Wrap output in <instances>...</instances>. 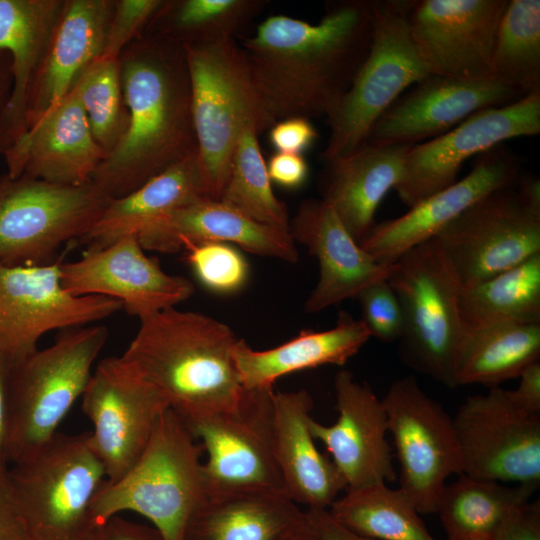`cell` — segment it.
I'll use <instances>...</instances> for the list:
<instances>
[{
	"mask_svg": "<svg viewBox=\"0 0 540 540\" xmlns=\"http://www.w3.org/2000/svg\"><path fill=\"white\" fill-rule=\"evenodd\" d=\"M112 199L93 183L65 186L22 174L0 177V263L47 264L82 240Z\"/></svg>",
	"mask_w": 540,
	"mask_h": 540,
	"instance_id": "8fae6325",
	"label": "cell"
},
{
	"mask_svg": "<svg viewBox=\"0 0 540 540\" xmlns=\"http://www.w3.org/2000/svg\"><path fill=\"white\" fill-rule=\"evenodd\" d=\"M387 281L401 304L404 332L399 340L405 362L418 372L455 388L454 371L464 336L459 299L462 282L433 238L401 255Z\"/></svg>",
	"mask_w": 540,
	"mask_h": 540,
	"instance_id": "ba28073f",
	"label": "cell"
},
{
	"mask_svg": "<svg viewBox=\"0 0 540 540\" xmlns=\"http://www.w3.org/2000/svg\"><path fill=\"white\" fill-rule=\"evenodd\" d=\"M343 526L375 540H436L408 496L375 483L345 490L328 508Z\"/></svg>",
	"mask_w": 540,
	"mask_h": 540,
	"instance_id": "d590c367",
	"label": "cell"
},
{
	"mask_svg": "<svg viewBox=\"0 0 540 540\" xmlns=\"http://www.w3.org/2000/svg\"><path fill=\"white\" fill-rule=\"evenodd\" d=\"M3 156L12 178L24 174L65 186L91 182L105 158L74 86Z\"/></svg>",
	"mask_w": 540,
	"mask_h": 540,
	"instance_id": "603a6c76",
	"label": "cell"
},
{
	"mask_svg": "<svg viewBox=\"0 0 540 540\" xmlns=\"http://www.w3.org/2000/svg\"><path fill=\"white\" fill-rule=\"evenodd\" d=\"M273 448L285 492L307 508L328 509L346 484L310 430L313 398L300 389L273 391Z\"/></svg>",
	"mask_w": 540,
	"mask_h": 540,
	"instance_id": "484cf974",
	"label": "cell"
},
{
	"mask_svg": "<svg viewBox=\"0 0 540 540\" xmlns=\"http://www.w3.org/2000/svg\"><path fill=\"white\" fill-rule=\"evenodd\" d=\"M12 89L11 59L0 50V110L6 104Z\"/></svg>",
	"mask_w": 540,
	"mask_h": 540,
	"instance_id": "f5cc1de1",
	"label": "cell"
},
{
	"mask_svg": "<svg viewBox=\"0 0 540 540\" xmlns=\"http://www.w3.org/2000/svg\"><path fill=\"white\" fill-rule=\"evenodd\" d=\"M540 323L498 322L465 330L454 371L455 387H497L539 361Z\"/></svg>",
	"mask_w": 540,
	"mask_h": 540,
	"instance_id": "d6a6232c",
	"label": "cell"
},
{
	"mask_svg": "<svg viewBox=\"0 0 540 540\" xmlns=\"http://www.w3.org/2000/svg\"><path fill=\"white\" fill-rule=\"evenodd\" d=\"M184 251L193 274L206 290L231 295L246 286L250 267L236 246L224 242H202L190 245Z\"/></svg>",
	"mask_w": 540,
	"mask_h": 540,
	"instance_id": "60d3db41",
	"label": "cell"
},
{
	"mask_svg": "<svg viewBox=\"0 0 540 540\" xmlns=\"http://www.w3.org/2000/svg\"><path fill=\"white\" fill-rule=\"evenodd\" d=\"M273 388L246 389L228 410L186 423L203 447L206 496L285 492L273 446Z\"/></svg>",
	"mask_w": 540,
	"mask_h": 540,
	"instance_id": "7c38bea8",
	"label": "cell"
},
{
	"mask_svg": "<svg viewBox=\"0 0 540 540\" xmlns=\"http://www.w3.org/2000/svg\"><path fill=\"white\" fill-rule=\"evenodd\" d=\"M73 86L78 91L93 136L106 157L121 142L129 125L119 58L95 59Z\"/></svg>",
	"mask_w": 540,
	"mask_h": 540,
	"instance_id": "ab89813d",
	"label": "cell"
},
{
	"mask_svg": "<svg viewBox=\"0 0 540 540\" xmlns=\"http://www.w3.org/2000/svg\"><path fill=\"white\" fill-rule=\"evenodd\" d=\"M183 47L198 157L210 198L220 200L242 129L253 125L261 134L276 122L266 112L234 38Z\"/></svg>",
	"mask_w": 540,
	"mask_h": 540,
	"instance_id": "52a82bcc",
	"label": "cell"
},
{
	"mask_svg": "<svg viewBox=\"0 0 540 540\" xmlns=\"http://www.w3.org/2000/svg\"><path fill=\"white\" fill-rule=\"evenodd\" d=\"M65 0H0V50L11 59L12 89L0 110V154L25 133L28 96Z\"/></svg>",
	"mask_w": 540,
	"mask_h": 540,
	"instance_id": "83f0119b",
	"label": "cell"
},
{
	"mask_svg": "<svg viewBox=\"0 0 540 540\" xmlns=\"http://www.w3.org/2000/svg\"><path fill=\"white\" fill-rule=\"evenodd\" d=\"M84 540H164L153 526L135 523L119 515L94 526Z\"/></svg>",
	"mask_w": 540,
	"mask_h": 540,
	"instance_id": "7dc6e473",
	"label": "cell"
},
{
	"mask_svg": "<svg viewBox=\"0 0 540 540\" xmlns=\"http://www.w3.org/2000/svg\"><path fill=\"white\" fill-rule=\"evenodd\" d=\"M164 0H116L101 58L118 59L122 51L145 31Z\"/></svg>",
	"mask_w": 540,
	"mask_h": 540,
	"instance_id": "7bdbcfd3",
	"label": "cell"
},
{
	"mask_svg": "<svg viewBox=\"0 0 540 540\" xmlns=\"http://www.w3.org/2000/svg\"><path fill=\"white\" fill-rule=\"evenodd\" d=\"M538 487L460 474L440 494L438 514L447 540H490L503 521Z\"/></svg>",
	"mask_w": 540,
	"mask_h": 540,
	"instance_id": "836d02e7",
	"label": "cell"
},
{
	"mask_svg": "<svg viewBox=\"0 0 540 540\" xmlns=\"http://www.w3.org/2000/svg\"><path fill=\"white\" fill-rule=\"evenodd\" d=\"M115 0H65L47 54L26 103V131L102 55ZM25 131V132H26Z\"/></svg>",
	"mask_w": 540,
	"mask_h": 540,
	"instance_id": "4316f807",
	"label": "cell"
},
{
	"mask_svg": "<svg viewBox=\"0 0 540 540\" xmlns=\"http://www.w3.org/2000/svg\"><path fill=\"white\" fill-rule=\"evenodd\" d=\"M0 540H29L17 509L9 467L0 466Z\"/></svg>",
	"mask_w": 540,
	"mask_h": 540,
	"instance_id": "c3c4849f",
	"label": "cell"
},
{
	"mask_svg": "<svg viewBox=\"0 0 540 540\" xmlns=\"http://www.w3.org/2000/svg\"><path fill=\"white\" fill-rule=\"evenodd\" d=\"M382 402L399 465V488L420 514L436 513L446 480L462 474L453 419L413 376L393 381Z\"/></svg>",
	"mask_w": 540,
	"mask_h": 540,
	"instance_id": "4fadbf2b",
	"label": "cell"
},
{
	"mask_svg": "<svg viewBox=\"0 0 540 540\" xmlns=\"http://www.w3.org/2000/svg\"><path fill=\"white\" fill-rule=\"evenodd\" d=\"M258 136L253 125L242 129L220 200L257 222L289 230L288 208L273 192Z\"/></svg>",
	"mask_w": 540,
	"mask_h": 540,
	"instance_id": "f35d334b",
	"label": "cell"
},
{
	"mask_svg": "<svg viewBox=\"0 0 540 540\" xmlns=\"http://www.w3.org/2000/svg\"><path fill=\"white\" fill-rule=\"evenodd\" d=\"M289 232L319 263L318 282L304 305L308 313L356 298L390 272L392 264H382L367 253L322 199L303 201L290 219Z\"/></svg>",
	"mask_w": 540,
	"mask_h": 540,
	"instance_id": "cb8c5ba5",
	"label": "cell"
},
{
	"mask_svg": "<svg viewBox=\"0 0 540 540\" xmlns=\"http://www.w3.org/2000/svg\"><path fill=\"white\" fill-rule=\"evenodd\" d=\"M61 263H0V355L11 365L38 350L46 333L95 324L122 309L108 297L69 293Z\"/></svg>",
	"mask_w": 540,
	"mask_h": 540,
	"instance_id": "5bb4252c",
	"label": "cell"
},
{
	"mask_svg": "<svg viewBox=\"0 0 540 540\" xmlns=\"http://www.w3.org/2000/svg\"><path fill=\"white\" fill-rule=\"evenodd\" d=\"M334 390L337 420L323 425L312 417L309 426L314 439L325 446L346 490L394 481L397 473L382 399L348 370L336 374Z\"/></svg>",
	"mask_w": 540,
	"mask_h": 540,
	"instance_id": "44dd1931",
	"label": "cell"
},
{
	"mask_svg": "<svg viewBox=\"0 0 540 540\" xmlns=\"http://www.w3.org/2000/svg\"><path fill=\"white\" fill-rule=\"evenodd\" d=\"M81 400L93 426L90 443L108 482L120 479L137 462L159 417L170 408L154 386L115 356L97 364Z\"/></svg>",
	"mask_w": 540,
	"mask_h": 540,
	"instance_id": "2e32d148",
	"label": "cell"
},
{
	"mask_svg": "<svg viewBox=\"0 0 540 540\" xmlns=\"http://www.w3.org/2000/svg\"><path fill=\"white\" fill-rule=\"evenodd\" d=\"M267 3L264 0H164L143 33L181 46L231 39Z\"/></svg>",
	"mask_w": 540,
	"mask_h": 540,
	"instance_id": "8d00e7d4",
	"label": "cell"
},
{
	"mask_svg": "<svg viewBox=\"0 0 540 540\" xmlns=\"http://www.w3.org/2000/svg\"><path fill=\"white\" fill-rule=\"evenodd\" d=\"M305 516L320 540H375L353 532L324 508H307Z\"/></svg>",
	"mask_w": 540,
	"mask_h": 540,
	"instance_id": "681fc988",
	"label": "cell"
},
{
	"mask_svg": "<svg viewBox=\"0 0 540 540\" xmlns=\"http://www.w3.org/2000/svg\"><path fill=\"white\" fill-rule=\"evenodd\" d=\"M145 251L136 235L105 246L89 245L79 259L61 263L62 285L75 296L117 300L139 320L190 298L192 282L166 273Z\"/></svg>",
	"mask_w": 540,
	"mask_h": 540,
	"instance_id": "ac0fdd59",
	"label": "cell"
},
{
	"mask_svg": "<svg viewBox=\"0 0 540 540\" xmlns=\"http://www.w3.org/2000/svg\"><path fill=\"white\" fill-rule=\"evenodd\" d=\"M145 250L176 253L202 242H224L259 256L295 263L298 250L289 230L262 224L234 207L202 198L168 214L138 236Z\"/></svg>",
	"mask_w": 540,
	"mask_h": 540,
	"instance_id": "d4e9b609",
	"label": "cell"
},
{
	"mask_svg": "<svg viewBox=\"0 0 540 540\" xmlns=\"http://www.w3.org/2000/svg\"><path fill=\"white\" fill-rule=\"evenodd\" d=\"M435 239L463 286L540 254V181L520 176L464 211Z\"/></svg>",
	"mask_w": 540,
	"mask_h": 540,
	"instance_id": "30bf717a",
	"label": "cell"
},
{
	"mask_svg": "<svg viewBox=\"0 0 540 540\" xmlns=\"http://www.w3.org/2000/svg\"><path fill=\"white\" fill-rule=\"evenodd\" d=\"M522 97L518 90L494 79L469 81L430 74L389 106L364 143L415 145L448 132L477 111Z\"/></svg>",
	"mask_w": 540,
	"mask_h": 540,
	"instance_id": "ffe728a7",
	"label": "cell"
},
{
	"mask_svg": "<svg viewBox=\"0 0 540 540\" xmlns=\"http://www.w3.org/2000/svg\"><path fill=\"white\" fill-rule=\"evenodd\" d=\"M203 454L183 419L167 408L137 462L120 479L104 483L92 505L93 526L130 511L147 518L164 540H184L190 518L207 497Z\"/></svg>",
	"mask_w": 540,
	"mask_h": 540,
	"instance_id": "277c9868",
	"label": "cell"
},
{
	"mask_svg": "<svg viewBox=\"0 0 540 540\" xmlns=\"http://www.w3.org/2000/svg\"><path fill=\"white\" fill-rule=\"evenodd\" d=\"M539 132L540 91L505 106L477 111L448 132L413 145L394 190L410 208L455 183L468 158L507 139Z\"/></svg>",
	"mask_w": 540,
	"mask_h": 540,
	"instance_id": "e0dca14e",
	"label": "cell"
},
{
	"mask_svg": "<svg viewBox=\"0 0 540 540\" xmlns=\"http://www.w3.org/2000/svg\"><path fill=\"white\" fill-rule=\"evenodd\" d=\"M267 171L271 183L293 190L304 185L309 168L305 158L300 154L276 152L267 163Z\"/></svg>",
	"mask_w": 540,
	"mask_h": 540,
	"instance_id": "bcb514c9",
	"label": "cell"
},
{
	"mask_svg": "<svg viewBox=\"0 0 540 540\" xmlns=\"http://www.w3.org/2000/svg\"><path fill=\"white\" fill-rule=\"evenodd\" d=\"M238 340L223 322L172 307L140 319L120 357L188 422L239 403L245 388L234 357Z\"/></svg>",
	"mask_w": 540,
	"mask_h": 540,
	"instance_id": "3957f363",
	"label": "cell"
},
{
	"mask_svg": "<svg viewBox=\"0 0 540 540\" xmlns=\"http://www.w3.org/2000/svg\"><path fill=\"white\" fill-rule=\"evenodd\" d=\"M268 132L270 143L276 151L290 154L302 155L318 137L310 120L300 117L279 120Z\"/></svg>",
	"mask_w": 540,
	"mask_h": 540,
	"instance_id": "ee69618b",
	"label": "cell"
},
{
	"mask_svg": "<svg viewBox=\"0 0 540 540\" xmlns=\"http://www.w3.org/2000/svg\"><path fill=\"white\" fill-rule=\"evenodd\" d=\"M372 0L330 1L317 24L272 15L240 46L262 104L275 121L329 117L371 44Z\"/></svg>",
	"mask_w": 540,
	"mask_h": 540,
	"instance_id": "6da1fadb",
	"label": "cell"
},
{
	"mask_svg": "<svg viewBox=\"0 0 540 540\" xmlns=\"http://www.w3.org/2000/svg\"><path fill=\"white\" fill-rule=\"evenodd\" d=\"M119 62L129 125L91 178L110 199L198 153L184 47L143 33L122 51Z\"/></svg>",
	"mask_w": 540,
	"mask_h": 540,
	"instance_id": "7a4b0ae2",
	"label": "cell"
},
{
	"mask_svg": "<svg viewBox=\"0 0 540 540\" xmlns=\"http://www.w3.org/2000/svg\"><path fill=\"white\" fill-rule=\"evenodd\" d=\"M518 378V386L507 390L509 396L522 408L540 414V362L530 364Z\"/></svg>",
	"mask_w": 540,
	"mask_h": 540,
	"instance_id": "f907efd6",
	"label": "cell"
},
{
	"mask_svg": "<svg viewBox=\"0 0 540 540\" xmlns=\"http://www.w3.org/2000/svg\"><path fill=\"white\" fill-rule=\"evenodd\" d=\"M283 540H320V539L318 538V536L312 529L307 519H305V521L298 528H296Z\"/></svg>",
	"mask_w": 540,
	"mask_h": 540,
	"instance_id": "db71d44e",
	"label": "cell"
},
{
	"mask_svg": "<svg viewBox=\"0 0 540 540\" xmlns=\"http://www.w3.org/2000/svg\"><path fill=\"white\" fill-rule=\"evenodd\" d=\"M11 364L0 355V466L8 467L9 379Z\"/></svg>",
	"mask_w": 540,
	"mask_h": 540,
	"instance_id": "816d5d0a",
	"label": "cell"
},
{
	"mask_svg": "<svg viewBox=\"0 0 540 540\" xmlns=\"http://www.w3.org/2000/svg\"><path fill=\"white\" fill-rule=\"evenodd\" d=\"M305 519L283 492L208 496L190 518L184 540H283Z\"/></svg>",
	"mask_w": 540,
	"mask_h": 540,
	"instance_id": "1f68e13d",
	"label": "cell"
},
{
	"mask_svg": "<svg viewBox=\"0 0 540 540\" xmlns=\"http://www.w3.org/2000/svg\"><path fill=\"white\" fill-rule=\"evenodd\" d=\"M459 311L464 330L498 322L540 323V254L463 286Z\"/></svg>",
	"mask_w": 540,
	"mask_h": 540,
	"instance_id": "e575fe53",
	"label": "cell"
},
{
	"mask_svg": "<svg viewBox=\"0 0 540 540\" xmlns=\"http://www.w3.org/2000/svg\"><path fill=\"white\" fill-rule=\"evenodd\" d=\"M370 337L361 319L342 311L333 328L302 330L293 339L268 350H254L239 339L234 357L244 388H273L277 379L294 372L344 365Z\"/></svg>",
	"mask_w": 540,
	"mask_h": 540,
	"instance_id": "f546056e",
	"label": "cell"
},
{
	"mask_svg": "<svg viewBox=\"0 0 540 540\" xmlns=\"http://www.w3.org/2000/svg\"><path fill=\"white\" fill-rule=\"evenodd\" d=\"M508 1H414L409 28L429 72L459 80L491 79L496 35Z\"/></svg>",
	"mask_w": 540,
	"mask_h": 540,
	"instance_id": "d6986e66",
	"label": "cell"
},
{
	"mask_svg": "<svg viewBox=\"0 0 540 540\" xmlns=\"http://www.w3.org/2000/svg\"><path fill=\"white\" fill-rule=\"evenodd\" d=\"M491 79L524 96L540 91V1L509 0L500 21Z\"/></svg>",
	"mask_w": 540,
	"mask_h": 540,
	"instance_id": "74e56055",
	"label": "cell"
},
{
	"mask_svg": "<svg viewBox=\"0 0 540 540\" xmlns=\"http://www.w3.org/2000/svg\"><path fill=\"white\" fill-rule=\"evenodd\" d=\"M520 167L519 158L510 150L495 146L481 154L464 178L400 217L375 224L359 245L378 262L391 265L408 250L435 238L474 203L514 183Z\"/></svg>",
	"mask_w": 540,
	"mask_h": 540,
	"instance_id": "7402d4cb",
	"label": "cell"
},
{
	"mask_svg": "<svg viewBox=\"0 0 540 540\" xmlns=\"http://www.w3.org/2000/svg\"><path fill=\"white\" fill-rule=\"evenodd\" d=\"M361 307V321L370 336L381 342L399 341L404 332L401 304L387 278L365 287L355 298Z\"/></svg>",
	"mask_w": 540,
	"mask_h": 540,
	"instance_id": "b9f144b4",
	"label": "cell"
},
{
	"mask_svg": "<svg viewBox=\"0 0 540 540\" xmlns=\"http://www.w3.org/2000/svg\"><path fill=\"white\" fill-rule=\"evenodd\" d=\"M202 198L210 196L197 153L129 194L112 199L81 241L105 246L125 236H138L173 211Z\"/></svg>",
	"mask_w": 540,
	"mask_h": 540,
	"instance_id": "4dcf8cb0",
	"label": "cell"
},
{
	"mask_svg": "<svg viewBox=\"0 0 540 540\" xmlns=\"http://www.w3.org/2000/svg\"><path fill=\"white\" fill-rule=\"evenodd\" d=\"M415 0H372L373 28L368 54L350 89L327 117L325 162L361 146L389 106L411 85L431 73L419 56L408 17Z\"/></svg>",
	"mask_w": 540,
	"mask_h": 540,
	"instance_id": "9c48e42d",
	"label": "cell"
},
{
	"mask_svg": "<svg viewBox=\"0 0 540 540\" xmlns=\"http://www.w3.org/2000/svg\"><path fill=\"white\" fill-rule=\"evenodd\" d=\"M452 419L462 474L539 487L540 414L497 386L468 396Z\"/></svg>",
	"mask_w": 540,
	"mask_h": 540,
	"instance_id": "9a60e30c",
	"label": "cell"
},
{
	"mask_svg": "<svg viewBox=\"0 0 540 540\" xmlns=\"http://www.w3.org/2000/svg\"><path fill=\"white\" fill-rule=\"evenodd\" d=\"M490 540H540L539 501H529L514 510Z\"/></svg>",
	"mask_w": 540,
	"mask_h": 540,
	"instance_id": "f6af8a7d",
	"label": "cell"
},
{
	"mask_svg": "<svg viewBox=\"0 0 540 540\" xmlns=\"http://www.w3.org/2000/svg\"><path fill=\"white\" fill-rule=\"evenodd\" d=\"M108 335L99 324L63 330L52 345L11 365L9 464L30 456L58 433L82 397Z\"/></svg>",
	"mask_w": 540,
	"mask_h": 540,
	"instance_id": "5b68a950",
	"label": "cell"
},
{
	"mask_svg": "<svg viewBox=\"0 0 540 540\" xmlns=\"http://www.w3.org/2000/svg\"><path fill=\"white\" fill-rule=\"evenodd\" d=\"M11 465L13 496L29 540H84L94 527L92 505L107 481L89 432L57 433Z\"/></svg>",
	"mask_w": 540,
	"mask_h": 540,
	"instance_id": "8992f818",
	"label": "cell"
},
{
	"mask_svg": "<svg viewBox=\"0 0 540 540\" xmlns=\"http://www.w3.org/2000/svg\"><path fill=\"white\" fill-rule=\"evenodd\" d=\"M412 144L370 145L326 163L319 179L321 198L360 243L374 227L377 208L403 174Z\"/></svg>",
	"mask_w": 540,
	"mask_h": 540,
	"instance_id": "f1b7e54d",
	"label": "cell"
}]
</instances>
